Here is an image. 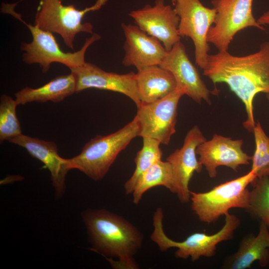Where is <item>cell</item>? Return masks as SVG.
Segmentation results:
<instances>
[{
  "instance_id": "ac0fdd59",
  "label": "cell",
  "mask_w": 269,
  "mask_h": 269,
  "mask_svg": "<svg viewBox=\"0 0 269 269\" xmlns=\"http://www.w3.org/2000/svg\"><path fill=\"white\" fill-rule=\"evenodd\" d=\"M268 227L261 222L257 235L249 234L241 241L236 253L227 257L223 267L230 269L250 268L255 261L262 267L269 263V231Z\"/></svg>"
},
{
  "instance_id": "44dd1931",
  "label": "cell",
  "mask_w": 269,
  "mask_h": 269,
  "mask_svg": "<svg viewBox=\"0 0 269 269\" xmlns=\"http://www.w3.org/2000/svg\"><path fill=\"white\" fill-rule=\"evenodd\" d=\"M173 184V173L171 164L167 160H158L139 178L132 193L133 202L134 204H138L144 193L157 186H163L172 193Z\"/></svg>"
},
{
  "instance_id": "83f0119b",
  "label": "cell",
  "mask_w": 269,
  "mask_h": 269,
  "mask_svg": "<svg viewBox=\"0 0 269 269\" xmlns=\"http://www.w3.org/2000/svg\"><path fill=\"white\" fill-rule=\"evenodd\" d=\"M176 0H172V3L174 4Z\"/></svg>"
},
{
  "instance_id": "3957f363",
  "label": "cell",
  "mask_w": 269,
  "mask_h": 269,
  "mask_svg": "<svg viewBox=\"0 0 269 269\" xmlns=\"http://www.w3.org/2000/svg\"><path fill=\"white\" fill-rule=\"evenodd\" d=\"M138 134V125L134 118L113 133L97 135L85 144L80 154L68 159L69 168L79 170L94 181L100 180L119 154Z\"/></svg>"
},
{
  "instance_id": "484cf974",
  "label": "cell",
  "mask_w": 269,
  "mask_h": 269,
  "mask_svg": "<svg viewBox=\"0 0 269 269\" xmlns=\"http://www.w3.org/2000/svg\"><path fill=\"white\" fill-rule=\"evenodd\" d=\"M258 23L263 26L265 25H269V10L265 12L257 19Z\"/></svg>"
},
{
  "instance_id": "d6986e66",
  "label": "cell",
  "mask_w": 269,
  "mask_h": 269,
  "mask_svg": "<svg viewBox=\"0 0 269 269\" xmlns=\"http://www.w3.org/2000/svg\"><path fill=\"white\" fill-rule=\"evenodd\" d=\"M137 92L141 104L158 101L176 89L171 73L160 65L147 67L135 73Z\"/></svg>"
},
{
  "instance_id": "9a60e30c",
  "label": "cell",
  "mask_w": 269,
  "mask_h": 269,
  "mask_svg": "<svg viewBox=\"0 0 269 269\" xmlns=\"http://www.w3.org/2000/svg\"><path fill=\"white\" fill-rule=\"evenodd\" d=\"M243 140L214 134L212 138L205 140L197 147L196 154L200 163L204 166L210 177L217 174V168L227 166L235 171L242 165H248L252 156L242 149Z\"/></svg>"
},
{
  "instance_id": "4316f807",
  "label": "cell",
  "mask_w": 269,
  "mask_h": 269,
  "mask_svg": "<svg viewBox=\"0 0 269 269\" xmlns=\"http://www.w3.org/2000/svg\"><path fill=\"white\" fill-rule=\"evenodd\" d=\"M267 94V98L269 102V93L266 94Z\"/></svg>"
},
{
  "instance_id": "f1b7e54d",
  "label": "cell",
  "mask_w": 269,
  "mask_h": 269,
  "mask_svg": "<svg viewBox=\"0 0 269 269\" xmlns=\"http://www.w3.org/2000/svg\"><path fill=\"white\" fill-rule=\"evenodd\" d=\"M61 1H62L63 0H61Z\"/></svg>"
},
{
  "instance_id": "d4e9b609",
  "label": "cell",
  "mask_w": 269,
  "mask_h": 269,
  "mask_svg": "<svg viewBox=\"0 0 269 269\" xmlns=\"http://www.w3.org/2000/svg\"><path fill=\"white\" fill-rule=\"evenodd\" d=\"M253 133L256 148L252 158L251 170L257 177H269V137L259 121L256 123Z\"/></svg>"
},
{
  "instance_id": "ba28073f",
  "label": "cell",
  "mask_w": 269,
  "mask_h": 269,
  "mask_svg": "<svg viewBox=\"0 0 269 269\" xmlns=\"http://www.w3.org/2000/svg\"><path fill=\"white\" fill-rule=\"evenodd\" d=\"M253 0H212L216 16L207 34L208 42L219 51H228L238 32L249 27L265 30L253 15Z\"/></svg>"
},
{
  "instance_id": "cb8c5ba5",
  "label": "cell",
  "mask_w": 269,
  "mask_h": 269,
  "mask_svg": "<svg viewBox=\"0 0 269 269\" xmlns=\"http://www.w3.org/2000/svg\"><path fill=\"white\" fill-rule=\"evenodd\" d=\"M18 105L15 100L3 94L0 99V142L22 134L19 122L16 113Z\"/></svg>"
},
{
  "instance_id": "7a4b0ae2",
  "label": "cell",
  "mask_w": 269,
  "mask_h": 269,
  "mask_svg": "<svg viewBox=\"0 0 269 269\" xmlns=\"http://www.w3.org/2000/svg\"><path fill=\"white\" fill-rule=\"evenodd\" d=\"M91 250L107 259L116 258L117 269H137L134 256L142 247L143 235L122 216L106 209H89L82 214ZM112 262H110L111 263Z\"/></svg>"
},
{
  "instance_id": "603a6c76",
  "label": "cell",
  "mask_w": 269,
  "mask_h": 269,
  "mask_svg": "<svg viewBox=\"0 0 269 269\" xmlns=\"http://www.w3.org/2000/svg\"><path fill=\"white\" fill-rule=\"evenodd\" d=\"M251 184L253 188L246 210L269 229V177H257Z\"/></svg>"
},
{
  "instance_id": "8fae6325",
  "label": "cell",
  "mask_w": 269,
  "mask_h": 269,
  "mask_svg": "<svg viewBox=\"0 0 269 269\" xmlns=\"http://www.w3.org/2000/svg\"><path fill=\"white\" fill-rule=\"evenodd\" d=\"M129 15L142 30L158 39L167 51L181 40L178 33L179 17L174 8L164 0H156L153 5L146 4L131 11Z\"/></svg>"
},
{
  "instance_id": "5b68a950",
  "label": "cell",
  "mask_w": 269,
  "mask_h": 269,
  "mask_svg": "<svg viewBox=\"0 0 269 269\" xmlns=\"http://www.w3.org/2000/svg\"><path fill=\"white\" fill-rule=\"evenodd\" d=\"M2 11L10 14L28 28L32 40L30 43H21L20 49L23 52L22 60L28 64H39L43 72H47L53 62L63 64L70 70L82 65L86 62L85 54L88 47L101 38L99 35L93 33L86 38L79 50L73 53L64 52L60 49L52 33L26 23L21 18V15L14 11L13 5H3Z\"/></svg>"
},
{
  "instance_id": "7402d4cb",
  "label": "cell",
  "mask_w": 269,
  "mask_h": 269,
  "mask_svg": "<svg viewBox=\"0 0 269 269\" xmlns=\"http://www.w3.org/2000/svg\"><path fill=\"white\" fill-rule=\"evenodd\" d=\"M141 148L137 152L134 158L135 170L131 177L124 184L126 195L132 194L139 178L151 165L161 160L163 155L159 147L160 143L156 139L149 137H142Z\"/></svg>"
},
{
  "instance_id": "2e32d148",
  "label": "cell",
  "mask_w": 269,
  "mask_h": 269,
  "mask_svg": "<svg viewBox=\"0 0 269 269\" xmlns=\"http://www.w3.org/2000/svg\"><path fill=\"white\" fill-rule=\"evenodd\" d=\"M122 28L125 37V55L122 60L125 66H134L138 71L160 64L167 51L158 39L135 24L123 23Z\"/></svg>"
},
{
  "instance_id": "30bf717a",
  "label": "cell",
  "mask_w": 269,
  "mask_h": 269,
  "mask_svg": "<svg viewBox=\"0 0 269 269\" xmlns=\"http://www.w3.org/2000/svg\"><path fill=\"white\" fill-rule=\"evenodd\" d=\"M184 93L176 89L155 102L141 104L134 117L138 127V136L156 139L167 145L175 133L177 107Z\"/></svg>"
},
{
  "instance_id": "ffe728a7",
  "label": "cell",
  "mask_w": 269,
  "mask_h": 269,
  "mask_svg": "<svg viewBox=\"0 0 269 269\" xmlns=\"http://www.w3.org/2000/svg\"><path fill=\"white\" fill-rule=\"evenodd\" d=\"M76 79L71 72L57 76L37 88L25 87L15 94V100L18 105L49 101L57 103L76 93Z\"/></svg>"
},
{
  "instance_id": "277c9868",
  "label": "cell",
  "mask_w": 269,
  "mask_h": 269,
  "mask_svg": "<svg viewBox=\"0 0 269 269\" xmlns=\"http://www.w3.org/2000/svg\"><path fill=\"white\" fill-rule=\"evenodd\" d=\"M225 216V224L217 233L212 235L195 233L183 241L177 242L165 234L163 227V211L162 208L158 207L153 215V230L150 238L161 252L176 248L175 257L177 259L185 260L190 258L192 261L195 262L202 257H212L215 256L217 245L231 240L240 224L239 218L235 215L229 212Z\"/></svg>"
},
{
  "instance_id": "8992f818",
  "label": "cell",
  "mask_w": 269,
  "mask_h": 269,
  "mask_svg": "<svg viewBox=\"0 0 269 269\" xmlns=\"http://www.w3.org/2000/svg\"><path fill=\"white\" fill-rule=\"evenodd\" d=\"M257 178L250 170L238 178L226 181L205 192L191 191V209L201 222L210 224L229 213L230 209H246L249 206L248 186Z\"/></svg>"
},
{
  "instance_id": "4fadbf2b",
  "label": "cell",
  "mask_w": 269,
  "mask_h": 269,
  "mask_svg": "<svg viewBox=\"0 0 269 269\" xmlns=\"http://www.w3.org/2000/svg\"><path fill=\"white\" fill-rule=\"evenodd\" d=\"M160 66L170 71L176 83V89L181 90L197 103L202 101L211 104V91L202 80L199 72L190 60L183 43H176L167 51Z\"/></svg>"
},
{
  "instance_id": "52a82bcc",
  "label": "cell",
  "mask_w": 269,
  "mask_h": 269,
  "mask_svg": "<svg viewBox=\"0 0 269 269\" xmlns=\"http://www.w3.org/2000/svg\"><path fill=\"white\" fill-rule=\"evenodd\" d=\"M107 1L97 0L92 6L79 10L73 4L63 5L61 0H40L34 25L42 30L59 34L66 45L73 49L77 34L81 32L93 33L92 24L82 23L85 15L100 9Z\"/></svg>"
},
{
  "instance_id": "7c38bea8",
  "label": "cell",
  "mask_w": 269,
  "mask_h": 269,
  "mask_svg": "<svg viewBox=\"0 0 269 269\" xmlns=\"http://www.w3.org/2000/svg\"><path fill=\"white\" fill-rule=\"evenodd\" d=\"M206 139L197 126H193L187 133L182 146L167 157L171 165L174 178L172 193L180 202L187 203L190 200V181L195 172L199 173L203 165L196 157L197 146Z\"/></svg>"
},
{
  "instance_id": "e0dca14e",
  "label": "cell",
  "mask_w": 269,
  "mask_h": 269,
  "mask_svg": "<svg viewBox=\"0 0 269 269\" xmlns=\"http://www.w3.org/2000/svg\"><path fill=\"white\" fill-rule=\"evenodd\" d=\"M8 141L24 148L31 156L44 164L50 172L56 196H61L65 189V177L70 169L68 159L60 156L55 142L22 134Z\"/></svg>"
},
{
  "instance_id": "9c48e42d",
  "label": "cell",
  "mask_w": 269,
  "mask_h": 269,
  "mask_svg": "<svg viewBox=\"0 0 269 269\" xmlns=\"http://www.w3.org/2000/svg\"><path fill=\"white\" fill-rule=\"evenodd\" d=\"M173 5L179 17V34L191 39L195 63L203 69L210 50L207 34L215 20L216 10L205 6L200 0H176Z\"/></svg>"
},
{
  "instance_id": "6da1fadb",
  "label": "cell",
  "mask_w": 269,
  "mask_h": 269,
  "mask_svg": "<svg viewBox=\"0 0 269 269\" xmlns=\"http://www.w3.org/2000/svg\"><path fill=\"white\" fill-rule=\"evenodd\" d=\"M203 75L214 84L224 83L244 103L247 119L244 127L253 133L256 125L253 100L259 93H269V41L247 55H233L228 51L209 54Z\"/></svg>"
},
{
  "instance_id": "5bb4252c",
  "label": "cell",
  "mask_w": 269,
  "mask_h": 269,
  "mask_svg": "<svg viewBox=\"0 0 269 269\" xmlns=\"http://www.w3.org/2000/svg\"><path fill=\"white\" fill-rule=\"evenodd\" d=\"M76 81V93L89 88L111 91L125 95L131 99L137 108L141 104L139 99L135 73L120 74L108 72L92 63L85 62L71 69Z\"/></svg>"
}]
</instances>
